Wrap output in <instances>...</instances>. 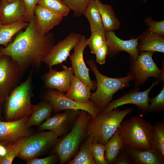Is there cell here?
<instances>
[{
	"mask_svg": "<svg viewBox=\"0 0 164 164\" xmlns=\"http://www.w3.org/2000/svg\"><path fill=\"white\" fill-rule=\"evenodd\" d=\"M52 33L43 34L37 29L34 16L24 31L2 48V55L9 56L18 64L23 75L30 67L39 70L42 60L55 45Z\"/></svg>",
	"mask_w": 164,
	"mask_h": 164,
	"instance_id": "obj_1",
	"label": "cell"
},
{
	"mask_svg": "<svg viewBox=\"0 0 164 164\" xmlns=\"http://www.w3.org/2000/svg\"><path fill=\"white\" fill-rule=\"evenodd\" d=\"M91 117L87 111L81 110L70 131L59 139L52 152L58 155L60 164H67L77 152L81 144L88 136L87 129Z\"/></svg>",
	"mask_w": 164,
	"mask_h": 164,
	"instance_id": "obj_2",
	"label": "cell"
},
{
	"mask_svg": "<svg viewBox=\"0 0 164 164\" xmlns=\"http://www.w3.org/2000/svg\"><path fill=\"white\" fill-rule=\"evenodd\" d=\"M94 73L96 79V89L91 93L90 101L101 111H104L112 100L113 95L118 90L130 86L129 81L134 80L130 72L126 76L121 78H112L106 76L98 70L92 59L86 61Z\"/></svg>",
	"mask_w": 164,
	"mask_h": 164,
	"instance_id": "obj_3",
	"label": "cell"
},
{
	"mask_svg": "<svg viewBox=\"0 0 164 164\" xmlns=\"http://www.w3.org/2000/svg\"><path fill=\"white\" fill-rule=\"evenodd\" d=\"M132 111L131 108L120 111L118 107L106 113L99 112L90 119L87 134L93 142L105 145L111 138L125 116Z\"/></svg>",
	"mask_w": 164,
	"mask_h": 164,
	"instance_id": "obj_4",
	"label": "cell"
},
{
	"mask_svg": "<svg viewBox=\"0 0 164 164\" xmlns=\"http://www.w3.org/2000/svg\"><path fill=\"white\" fill-rule=\"evenodd\" d=\"M33 73L31 68L26 80L21 82L6 99L5 102L6 121L17 120L32 114L35 106L31 101L33 94Z\"/></svg>",
	"mask_w": 164,
	"mask_h": 164,
	"instance_id": "obj_5",
	"label": "cell"
},
{
	"mask_svg": "<svg viewBox=\"0 0 164 164\" xmlns=\"http://www.w3.org/2000/svg\"><path fill=\"white\" fill-rule=\"evenodd\" d=\"M123 146L144 150L151 149L153 126L138 116L122 121L118 128Z\"/></svg>",
	"mask_w": 164,
	"mask_h": 164,
	"instance_id": "obj_6",
	"label": "cell"
},
{
	"mask_svg": "<svg viewBox=\"0 0 164 164\" xmlns=\"http://www.w3.org/2000/svg\"><path fill=\"white\" fill-rule=\"evenodd\" d=\"M40 131L23 138L19 158L27 161L53 150L58 142V137L51 131Z\"/></svg>",
	"mask_w": 164,
	"mask_h": 164,
	"instance_id": "obj_7",
	"label": "cell"
},
{
	"mask_svg": "<svg viewBox=\"0 0 164 164\" xmlns=\"http://www.w3.org/2000/svg\"><path fill=\"white\" fill-rule=\"evenodd\" d=\"M153 53L149 51L141 53L136 59L129 56L130 72L135 81V87L142 85L150 77H154L159 81H164V65L161 70L159 68L152 58Z\"/></svg>",
	"mask_w": 164,
	"mask_h": 164,
	"instance_id": "obj_8",
	"label": "cell"
},
{
	"mask_svg": "<svg viewBox=\"0 0 164 164\" xmlns=\"http://www.w3.org/2000/svg\"><path fill=\"white\" fill-rule=\"evenodd\" d=\"M20 68L9 56L3 55L0 58V102L6 99L21 83L23 77Z\"/></svg>",
	"mask_w": 164,
	"mask_h": 164,
	"instance_id": "obj_9",
	"label": "cell"
},
{
	"mask_svg": "<svg viewBox=\"0 0 164 164\" xmlns=\"http://www.w3.org/2000/svg\"><path fill=\"white\" fill-rule=\"evenodd\" d=\"M46 89L43 94V99L47 101L52 104L54 113L67 109L83 110L90 114L92 118H94L101 111L90 101L87 104L79 103L67 97L65 93L57 90Z\"/></svg>",
	"mask_w": 164,
	"mask_h": 164,
	"instance_id": "obj_10",
	"label": "cell"
},
{
	"mask_svg": "<svg viewBox=\"0 0 164 164\" xmlns=\"http://www.w3.org/2000/svg\"><path fill=\"white\" fill-rule=\"evenodd\" d=\"M159 82L156 80L149 88L143 91H140L138 87L135 86L120 98L110 102L107 108L101 112L106 113L121 106L131 104L136 105L138 109L143 114H146L149 104V92L155 85L159 84Z\"/></svg>",
	"mask_w": 164,
	"mask_h": 164,
	"instance_id": "obj_11",
	"label": "cell"
},
{
	"mask_svg": "<svg viewBox=\"0 0 164 164\" xmlns=\"http://www.w3.org/2000/svg\"><path fill=\"white\" fill-rule=\"evenodd\" d=\"M81 110L67 109L62 113L50 117L39 126V131L48 130L54 132L58 137L68 133L73 127Z\"/></svg>",
	"mask_w": 164,
	"mask_h": 164,
	"instance_id": "obj_12",
	"label": "cell"
},
{
	"mask_svg": "<svg viewBox=\"0 0 164 164\" xmlns=\"http://www.w3.org/2000/svg\"><path fill=\"white\" fill-rule=\"evenodd\" d=\"M82 35L76 32H71L63 39L55 45L48 54L42 60L49 69L54 66L67 61L71 50L78 44Z\"/></svg>",
	"mask_w": 164,
	"mask_h": 164,
	"instance_id": "obj_13",
	"label": "cell"
},
{
	"mask_svg": "<svg viewBox=\"0 0 164 164\" xmlns=\"http://www.w3.org/2000/svg\"><path fill=\"white\" fill-rule=\"evenodd\" d=\"M87 46L85 37L82 35L79 43L73 49V53L70 54L69 57L74 75L88 86L91 90H94L96 88V82L90 79L89 73L90 69L87 67L83 57L84 51Z\"/></svg>",
	"mask_w": 164,
	"mask_h": 164,
	"instance_id": "obj_14",
	"label": "cell"
},
{
	"mask_svg": "<svg viewBox=\"0 0 164 164\" xmlns=\"http://www.w3.org/2000/svg\"><path fill=\"white\" fill-rule=\"evenodd\" d=\"M63 70L59 71L52 68L49 72L44 73L41 77L44 83L43 88L54 89L66 93L69 89L73 70L71 67H68L62 64Z\"/></svg>",
	"mask_w": 164,
	"mask_h": 164,
	"instance_id": "obj_15",
	"label": "cell"
},
{
	"mask_svg": "<svg viewBox=\"0 0 164 164\" xmlns=\"http://www.w3.org/2000/svg\"><path fill=\"white\" fill-rule=\"evenodd\" d=\"M30 115L11 121L0 120V142L7 144L15 142L31 135V131L26 127Z\"/></svg>",
	"mask_w": 164,
	"mask_h": 164,
	"instance_id": "obj_16",
	"label": "cell"
},
{
	"mask_svg": "<svg viewBox=\"0 0 164 164\" xmlns=\"http://www.w3.org/2000/svg\"><path fill=\"white\" fill-rule=\"evenodd\" d=\"M106 45L108 49L107 56L109 58L116 56L121 51L127 52L133 59H136L139 54L137 47L138 44V37L129 40L121 39L114 31H105Z\"/></svg>",
	"mask_w": 164,
	"mask_h": 164,
	"instance_id": "obj_17",
	"label": "cell"
},
{
	"mask_svg": "<svg viewBox=\"0 0 164 164\" xmlns=\"http://www.w3.org/2000/svg\"><path fill=\"white\" fill-rule=\"evenodd\" d=\"M26 8L23 0L9 2L0 0V23L11 24L18 22H26Z\"/></svg>",
	"mask_w": 164,
	"mask_h": 164,
	"instance_id": "obj_18",
	"label": "cell"
},
{
	"mask_svg": "<svg viewBox=\"0 0 164 164\" xmlns=\"http://www.w3.org/2000/svg\"><path fill=\"white\" fill-rule=\"evenodd\" d=\"M34 12L37 28L43 34L49 32L63 19V17L38 5L35 6Z\"/></svg>",
	"mask_w": 164,
	"mask_h": 164,
	"instance_id": "obj_19",
	"label": "cell"
},
{
	"mask_svg": "<svg viewBox=\"0 0 164 164\" xmlns=\"http://www.w3.org/2000/svg\"><path fill=\"white\" fill-rule=\"evenodd\" d=\"M138 38L139 42L137 48L139 54L147 51L164 53V36L147 30L138 36Z\"/></svg>",
	"mask_w": 164,
	"mask_h": 164,
	"instance_id": "obj_20",
	"label": "cell"
},
{
	"mask_svg": "<svg viewBox=\"0 0 164 164\" xmlns=\"http://www.w3.org/2000/svg\"><path fill=\"white\" fill-rule=\"evenodd\" d=\"M91 90L88 86L73 75L69 89L65 95L79 103L87 104L90 102Z\"/></svg>",
	"mask_w": 164,
	"mask_h": 164,
	"instance_id": "obj_21",
	"label": "cell"
},
{
	"mask_svg": "<svg viewBox=\"0 0 164 164\" xmlns=\"http://www.w3.org/2000/svg\"><path fill=\"white\" fill-rule=\"evenodd\" d=\"M123 147L129 156L132 164H163L162 161L151 149L138 150L127 146Z\"/></svg>",
	"mask_w": 164,
	"mask_h": 164,
	"instance_id": "obj_22",
	"label": "cell"
},
{
	"mask_svg": "<svg viewBox=\"0 0 164 164\" xmlns=\"http://www.w3.org/2000/svg\"><path fill=\"white\" fill-rule=\"evenodd\" d=\"M53 107L47 101L43 99L35 105L33 110L26 123L27 128L40 125L42 122L50 117Z\"/></svg>",
	"mask_w": 164,
	"mask_h": 164,
	"instance_id": "obj_23",
	"label": "cell"
},
{
	"mask_svg": "<svg viewBox=\"0 0 164 164\" xmlns=\"http://www.w3.org/2000/svg\"><path fill=\"white\" fill-rule=\"evenodd\" d=\"M95 1L100 12L105 31H114L118 29L121 23L111 6L104 4L100 0H95Z\"/></svg>",
	"mask_w": 164,
	"mask_h": 164,
	"instance_id": "obj_24",
	"label": "cell"
},
{
	"mask_svg": "<svg viewBox=\"0 0 164 164\" xmlns=\"http://www.w3.org/2000/svg\"><path fill=\"white\" fill-rule=\"evenodd\" d=\"M104 145V157L106 161L108 164H114L117 156L123 146L118 128Z\"/></svg>",
	"mask_w": 164,
	"mask_h": 164,
	"instance_id": "obj_25",
	"label": "cell"
},
{
	"mask_svg": "<svg viewBox=\"0 0 164 164\" xmlns=\"http://www.w3.org/2000/svg\"><path fill=\"white\" fill-rule=\"evenodd\" d=\"M83 15L89 22L91 32L96 31L105 32L101 17L95 0L89 3Z\"/></svg>",
	"mask_w": 164,
	"mask_h": 164,
	"instance_id": "obj_26",
	"label": "cell"
},
{
	"mask_svg": "<svg viewBox=\"0 0 164 164\" xmlns=\"http://www.w3.org/2000/svg\"><path fill=\"white\" fill-rule=\"evenodd\" d=\"M151 149L164 162V123L159 122L153 126Z\"/></svg>",
	"mask_w": 164,
	"mask_h": 164,
	"instance_id": "obj_27",
	"label": "cell"
},
{
	"mask_svg": "<svg viewBox=\"0 0 164 164\" xmlns=\"http://www.w3.org/2000/svg\"><path fill=\"white\" fill-rule=\"evenodd\" d=\"M29 23L18 22L4 25L0 23V45L6 46L11 42L13 37L22 29L26 28Z\"/></svg>",
	"mask_w": 164,
	"mask_h": 164,
	"instance_id": "obj_28",
	"label": "cell"
},
{
	"mask_svg": "<svg viewBox=\"0 0 164 164\" xmlns=\"http://www.w3.org/2000/svg\"><path fill=\"white\" fill-rule=\"evenodd\" d=\"M78 151L68 164H96L91 155L89 148L91 139L87 136Z\"/></svg>",
	"mask_w": 164,
	"mask_h": 164,
	"instance_id": "obj_29",
	"label": "cell"
},
{
	"mask_svg": "<svg viewBox=\"0 0 164 164\" xmlns=\"http://www.w3.org/2000/svg\"><path fill=\"white\" fill-rule=\"evenodd\" d=\"M37 5L63 17L70 11L62 0H40Z\"/></svg>",
	"mask_w": 164,
	"mask_h": 164,
	"instance_id": "obj_30",
	"label": "cell"
},
{
	"mask_svg": "<svg viewBox=\"0 0 164 164\" xmlns=\"http://www.w3.org/2000/svg\"><path fill=\"white\" fill-rule=\"evenodd\" d=\"M23 138L13 142L6 144L7 153L5 156L0 157V164L12 163L14 159L19 154Z\"/></svg>",
	"mask_w": 164,
	"mask_h": 164,
	"instance_id": "obj_31",
	"label": "cell"
},
{
	"mask_svg": "<svg viewBox=\"0 0 164 164\" xmlns=\"http://www.w3.org/2000/svg\"><path fill=\"white\" fill-rule=\"evenodd\" d=\"M86 41L91 53L95 54L99 48L106 44L105 32L99 31L91 32L90 37L86 39Z\"/></svg>",
	"mask_w": 164,
	"mask_h": 164,
	"instance_id": "obj_32",
	"label": "cell"
},
{
	"mask_svg": "<svg viewBox=\"0 0 164 164\" xmlns=\"http://www.w3.org/2000/svg\"><path fill=\"white\" fill-rule=\"evenodd\" d=\"M93 0H62L70 9L73 12V16L79 17L83 14L89 3Z\"/></svg>",
	"mask_w": 164,
	"mask_h": 164,
	"instance_id": "obj_33",
	"label": "cell"
},
{
	"mask_svg": "<svg viewBox=\"0 0 164 164\" xmlns=\"http://www.w3.org/2000/svg\"><path fill=\"white\" fill-rule=\"evenodd\" d=\"M89 148L91 155L96 164H108L104 157V145L92 141L90 143Z\"/></svg>",
	"mask_w": 164,
	"mask_h": 164,
	"instance_id": "obj_34",
	"label": "cell"
},
{
	"mask_svg": "<svg viewBox=\"0 0 164 164\" xmlns=\"http://www.w3.org/2000/svg\"><path fill=\"white\" fill-rule=\"evenodd\" d=\"M147 112H160L164 110V85L161 91L155 97L149 98Z\"/></svg>",
	"mask_w": 164,
	"mask_h": 164,
	"instance_id": "obj_35",
	"label": "cell"
},
{
	"mask_svg": "<svg viewBox=\"0 0 164 164\" xmlns=\"http://www.w3.org/2000/svg\"><path fill=\"white\" fill-rule=\"evenodd\" d=\"M144 22L149 27L147 31L157 35L164 36V21H156L150 17H146Z\"/></svg>",
	"mask_w": 164,
	"mask_h": 164,
	"instance_id": "obj_36",
	"label": "cell"
},
{
	"mask_svg": "<svg viewBox=\"0 0 164 164\" xmlns=\"http://www.w3.org/2000/svg\"><path fill=\"white\" fill-rule=\"evenodd\" d=\"M59 161L58 155L52 153L48 156L42 159L34 158L26 161L27 164H54Z\"/></svg>",
	"mask_w": 164,
	"mask_h": 164,
	"instance_id": "obj_37",
	"label": "cell"
},
{
	"mask_svg": "<svg viewBox=\"0 0 164 164\" xmlns=\"http://www.w3.org/2000/svg\"><path fill=\"white\" fill-rule=\"evenodd\" d=\"M25 5L26 13V19L29 22L34 16V10L35 6L38 4L40 0H23Z\"/></svg>",
	"mask_w": 164,
	"mask_h": 164,
	"instance_id": "obj_38",
	"label": "cell"
},
{
	"mask_svg": "<svg viewBox=\"0 0 164 164\" xmlns=\"http://www.w3.org/2000/svg\"><path fill=\"white\" fill-rule=\"evenodd\" d=\"M108 53V49L106 44L99 48L95 54L96 62L100 65L104 64L105 63Z\"/></svg>",
	"mask_w": 164,
	"mask_h": 164,
	"instance_id": "obj_39",
	"label": "cell"
},
{
	"mask_svg": "<svg viewBox=\"0 0 164 164\" xmlns=\"http://www.w3.org/2000/svg\"><path fill=\"white\" fill-rule=\"evenodd\" d=\"M114 164H132L129 156L123 147L121 149L118 155L117 156L115 160Z\"/></svg>",
	"mask_w": 164,
	"mask_h": 164,
	"instance_id": "obj_40",
	"label": "cell"
},
{
	"mask_svg": "<svg viewBox=\"0 0 164 164\" xmlns=\"http://www.w3.org/2000/svg\"><path fill=\"white\" fill-rule=\"evenodd\" d=\"M6 144L0 142V157L5 156L7 153Z\"/></svg>",
	"mask_w": 164,
	"mask_h": 164,
	"instance_id": "obj_41",
	"label": "cell"
},
{
	"mask_svg": "<svg viewBox=\"0 0 164 164\" xmlns=\"http://www.w3.org/2000/svg\"><path fill=\"white\" fill-rule=\"evenodd\" d=\"M2 47H0V58L3 55L2 52Z\"/></svg>",
	"mask_w": 164,
	"mask_h": 164,
	"instance_id": "obj_42",
	"label": "cell"
},
{
	"mask_svg": "<svg viewBox=\"0 0 164 164\" xmlns=\"http://www.w3.org/2000/svg\"><path fill=\"white\" fill-rule=\"evenodd\" d=\"M9 2H12L15 1L16 0H5Z\"/></svg>",
	"mask_w": 164,
	"mask_h": 164,
	"instance_id": "obj_43",
	"label": "cell"
},
{
	"mask_svg": "<svg viewBox=\"0 0 164 164\" xmlns=\"http://www.w3.org/2000/svg\"><path fill=\"white\" fill-rule=\"evenodd\" d=\"M1 103L0 102V118L1 116Z\"/></svg>",
	"mask_w": 164,
	"mask_h": 164,
	"instance_id": "obj_44",
	"label": "cell"
},
{
	"mask_svg": "<svg viewBox=\"0 0 164 164\" xmlns=\"http://www.w3.org/2000/svg\"><path fill=\"white\" fill-rule=\"evenodd\" d=\"M142 1L144 2H146L148 1V0H142Z\"/></svg>",
	"mask_w": 164,
	"mask_h": 164,
	"instance_id": "obj_45",
	"label": "cell"
},
{
	"mask_svg": "<svg viewBox=\"0 0 164 164\" xmlns=\"http://www.w3.org/2000/svg\"></svg>",
	"mask_w": 164,
	"mask_h": 164,
	"instance_id": "obj_46",
	"label": "cell"
}]
</instances>
